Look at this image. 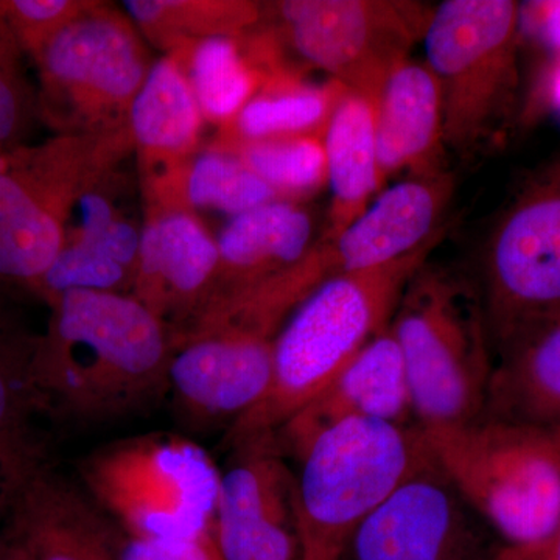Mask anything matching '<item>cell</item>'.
Wrapping results in <instances>:
<instances>
[{"instance_id": "6da1fadb", "label": "cell", "mask_w": 560, "mask_h": 560, "mask_svg": "<svg viewBox=\"0 0 560 560\" xmlns=\"http://www.w3.org/2000/svg\"><path fill=\"white\" fill-rule=\"evenodd\" d=\"M49 307L36 370L50 416L113 422L168 393L173 334L132 294L68 291Z\"/></svg>"}, {"instance_id": "7a4b0ae2", "label": "cell", "mask_w": 560, "mask_h": 560, "mask_svg": "<svg viewBox=\"0 0 560 560\" xmlns=\"http://www.w3.org/2000/svg\"><path fill=\"white\" fill-rule=\"evenodd\" d=\"M444 234L399 260L334 276L302 302L276 337L267 393L230 427L232 447L275 434L389 326L405 287Z\"/></svg>"}, {"instance_id": "3957f363", "label": "cell", "mask_w": 560, "mask_h": 560, "mask_svg": "<svg viewBox=\"0 0 560 560\" xmlns=\"http://www.w3.org/2000/svg\"><path fill=\"white\" fill-rule=\"evenodd\" d=\"M389 329L420 429L480 418L497 355L477 279L425 261L405 287Z\"/></svg>"}, {"instance_id": "277c9868", "label": "cell", "mask_w": 560, "mask_h": 560, "mask_svg": "<svg viewBox=\"0 0 560 560\" xmlns=\"http://www.w3.org/2000/svg\"><path fill=\"white\" fill-rule=\"evenodd\" d=\"M422 431L434 463L501 547H536L558 528L560 434L485 415Z\"/></svg>"}, {"instance_id": "5b68a950", "label": "cell", "mask_w": 560, "mask_h": 560, "mask_svg": "<svg viewBox=\"0 0 560 560\" xmlns=\"http://www.w3.org/2000/svg\"><path fill=\"white\" fill-rule=\"evenodd\" d=\"M431 459L419 425L346 419L296 458L300 560H345L361 522Z\"/></svg>"}, {"instance_id": "8992f818", "label": "cell", "mask_w": 560, "mask_h": 560, "mask_svg": "<svg viewBox=\"0 0 560 560\" xmlns=\"http://www.w3.org/2000/svg\"><path fill=\"white\" fill-rule=\"evenodd\" d=\"M132 151L130 130L0 151V290L33 294L65 246L77 202Z\"/></svg>"}, {"instance_id": "52a82bcc", "label": "cell", "mask_w": 560, "mask_h": 560, "mask_svg": "<svg viewBox=\"0 0 560 560\" xmlns=\"http://www.w3.org/2000/svg\"><path fill=\"white\" fill-rule=\"evenodd\" d=\"M84 492L128 537L186 540L212 526L221 471L197 442L150 433L108 442L77 464Z\"/></svg>"}, {"instance_id": "ba28073f", "label": "cell", "mask_w": 560, "mask_h": 560, "mask_svg": "<svg viewBox=\"0 0 560 560\" xmlns=\"http://www.w3.org/2000/svg\"><path fill=\"white\" fill-rule=\"evenodd\" d=\"M522 7L445 0L427 25V62L440 86L444 145L474 156L510 117L518 86Z\"/></svg>"}, {"instance_id": "9c48e42d", "label": "cell", "mask_w": 560, "mask_h": 560, "mask_svg": "<svg viewBox=\"0 0 560 560\" xmlns=\"http://www.w3.org/2000/svg\"><path fill=\"white\" fill-rule=\"evenodd\" d=\"M33 62L39 120L55 135L106 136L130 130L154 61L125 10L95 0Z\"/></svg>"}, {"instance_id": "30bf717a", "label": "cell", "mask_w": 560, "mask_h": 560, "mask_svg": "<svg viewBox=\"0 0 560 560\" xmlns=\"http://www.w3.org/2000/svg\"><path fill=\"white\" fill-rule=\"evenodd\" d=\"M475 279L497 359L560 319V160L529 179L504 210Z\"/></svg>"}, {"instance_id": "8fae6325", "label": "cell", "mask_w": 560, "mask_h": 560, "mask_svg": "<svg viewBox=\"0 0 560 560\" xmlns=\"http://www.w3.org/2000/svg\"><path fill=\"white\" fill-rule=\"evenodd\" d=\"M261 11L302 60L374 106L433 14L401 0H287L261 3Z\"/></svg>"}, {"instance_id": "7c38bea8", "label": "cell", "mask_w": 560, "mask_h": 560, "mask_svg": "<svg viewBox=\"0 0 560 560\" xmlns=\"http://www.w3.org/2000/svg\"><path fill=\"white\" fill-rule=\"evenodd\" d=\"M492 534L431 456L361 522L345 560H495Z\"/></svg>"}, {"instance_id": "4fadbf2b", "label": "cell", "mask_w": 560, "mask_h": 560, "mask_svg": "<svg viewBox=\"0 0 560 560\" xmlns=\"http://www.w3.org/2000/svg\"><path fill=\"white\" fill-rule=\"evenodd\" d=\"M212 533L223 560H300L296 481L275 434L234 445Z\"/></svg>"}, {"instance_id": "5bb4252c", "label": "cell", "mask_w": 560, "mask_h": 560, "mask_svg": "<svg viewBox=\"0 0 560 560\" xmlns=\"http://www.w3.org/2000/svg\"><path fill=\"white\" fill-rule=\"evenodd\" d=\"M219 264L217 238L195 213L145 215L131 294L171 329L175 340L205 311Z\"/></svg>"}, {"instance_id": "9a60e30c", "label": "cell", "mask_w": 560, "mask_h": 560, "mask_svg": "<svg viewBox=\"0 0 560 560\" xmlns=\"http://www.w3.org/2000/svg\"><path fill=\"white\" fill-rule=\"evenodd\" d=\"M275 340L213 334L175 341L168 385L184 416L195 423L241 419L271 381Z\"/></svg>"}, {"instance_id": "2e32d148", "label": "cell", "mask_w": 560, "mask_h": 560, "mask_svg": "<svg viewBox=\"0 0 560 560\" xmlns=\"http://www.w3.org/2000/svg\"><path fill=\"white\" fill-rule=\"evenodd\" d=\"M9 522V536L31 560H121L124 530L80 482L44 463L22 480Z\"/></svg>"}, {"instance_id": "e0dca14e", "label": "cell", "mask_w": 560, "mask_h": 560, "mask_svg": "<svg viewBox=\"0 0 560 560\" xmlns=\"http://www.w3.org/2000/svg\"><path fill=\"white\" fill-rule=\"evenodd\" d=\"M359 418L418 425L404 359L389 326L275 436L287 459H296L320 431Z\"/></svg>"}, {"instance_id": "ac0fdd59", "label": "cell", "mask_w": 560, "mask_h": 560, "mask_svg": "<svg viewBox=\"0 0 560 560\" xmlns=\"http://www.w3.org/2000/svg\"><path fill=\"white\" fill-rule=\"evenodd\" d=\"M455 190L452 173L411 176L383 191L337 235H323L335 272L371 270L415 253L445 231Z\"/></svg>"}, {"instance_id": "d6986e66", "label": "cell", "mask_w": 560, "mask_h": 560, "mask_svg": "<svg viewBox=\"0 0 560 560\" xmlns=\"http://www.w3.org/2000/svg\"><path fill=\"white\" fill-rule=\"evenodd\" d=\"M202 120L178 61L171 55L154 61L130 113L142 200L167 186L198 153Z\"/></svg>"}, {"instance_id": "ffe728a7", "label": "cell", "mask_w": 560, "mask_h": 560, "mask_svg": "<svg viewBox=\"0 0 560 560\" xmlns=\"http://www.w3.org/2000/svg\"><path fill=\"white\" fill-rule=\"evenodd\" d=\"M375 145L382 184L401 171H444L441 92L429 66L408 58L389 73L375 105Z\"/></svg>"}, {"instance_id": "44dd1931", "label": "cell", "mask_w": 560, "mask_h": 560, "mask_svg": "<svg viewBox=\"0 0 560 560\" xmlns=\"http://www.w3.org/2000/svg\"><path fill=\"white\" fill-rule=\"evenodd\" d=\"M313 243L312 217L293 201H271L232 217L217 238L219 272L206 307L289 270L307 256Z\"/></svg>"}, {"instance_id": "7402d4cb", "label": "cell", "mask_w": 560, "mask_h": 560, "mask_svg": "<svg viewBox=\"0 0 560 560\" xmlns=\"http://www.w3.org/2000/svg\"><path fill=\"white\" fill-rule=\"evenodd\" d=\"M327 183L331 190L329 226L337 235L359 219L383 186L375 145V106L346 90L323 135Z\"/></svg>"}, {"instance_id": "603a6c76", "label": "cell", "mask_w": 560, "mask_h": 560, "mask_svg": "<svg viewBox=\"0 0 560 560\" xmlns=\"http://www.w3.org/2000/svg\"><path fill=\"white\" fill-rule=\"evenodd\" d=\"M39 341L9 291L0 290V453L27 464L44 463L35 423L50 415L36 370Z\"/></svg>"}, {"instance_id": "cb8c5ba5", "label": "cell", "mask_w": 560, "mask_h": 560, "mask_svg": "<svg viewBox=\"0 0 560 560\" xmlns=\"http://www.w3.org/2000/svg\"><path fill=\"white\" fill-rule=\"evenodd\" d=\"M482 415L560 434V319L501 353Z\"/></svg>"}, {"instance_id": "d4e9b609", "label": "cell", "mask_w": 560, "mask_h": 560, "mask_svg": "<svg viewBox=\"0 0 560 560\" xmlns=\"http://www.w3.org/2000/svg\"><path fill=\"white\" fill-rule=\"evenodd\" d=\"M345 91L337 81L316 86L282 70L267 79L241 113L221 127L220 139L213 145L285 136L323 138Z\"/></svg>"}, {"instance_id": "484cf974", "label": "cell", "mask_w": 560, "mask_h": 560, "mask_svg": "<svg viewBox=\"0 0 560 560\" xmlns=\"http://www.w3.org/2000/svg\"><path fill=\"white\" fill-rule=\"evenodd\" d=\"M125 13L143 39L165 55L202 40L243 38L261 22V3L249 0H127Z\"/></svg>"}, {"instance_id": "4316f807", "label": "cell", "mask_w": 560, "mask_h": 560, "mask_svg": "<svg viewBox=\"0 0 560 560\" xmlns=\"http://www.w3.org/2000/svg\"><path fill=\"white\" fill-rule=\"evenodd\" d=\"M278 200L275 190L241 158L231 151L209 147L184 165L160 205L147 215L176 210L195 213L197 209H206L226 213L232 219Z\"/></svg>"}, {"instance_id": "83f0119b", "label": "cell", "mask_w": 560, "mask_h": 560, "mask_svg": "<svg viewBox=\"0 0 560 560\" xmlns=\"http://www.w3.org/2000/svg\"><path fill=\"white\" fill-rule=\"evenodd\" d=\"M171 57L189 81L202 119L221 127L230 124L265 83L242 38L202 40Z\"/></svg>"}, {"instance_id": "f1b7e54d", "label": "cell", "mask_w": 560, "mask_h": 560, "mask_svg": "<svg viewBox=\"0 0 560 560\" xmlns=\"http://www.w3.org/2000/svg\"><path fill=\"white\" fill-rule=\"evenodd\" d=\"M212 147L241 158L275 190L279 200L294 202L311 197L327 183L326 153L318 136H285Z\"/></svg>"}, {"instance_id": "f546056e", "label": "cell", "mask_w": 560, "mask_h": 560, "mask_svg": "<svg viewBox=\"0 0 560 560\" xmlns=\"http://www.w3.org/2000/svg\"><path fill=\"white\" fill-rule=\"evenodd\" d=\"M135 275L91 243L66 238L33 294L47 305L68 291L131 294Z\"/></svg>"}, {"instance_id": "4dcf8cb0", "label": "cell", "mask_w": 560, "mask_h": 560, "mask_svg": "<svg viewBox=\"0 0 560 560\" xmlns=\"http://www.w3.org/2000/svg\"><path fill=\"white\" fill-rule=\"evenodd\" d=\"M24 55L0 16V151L24 145L39 120L38 98L25 73Z\"/></svg>"}, {"instance_id": "1f68e13d", "label": "cell", "mask_w": 560, "mask_h": 560, "mask_svg": "<svg viewBox=\"0 0 560 560\" xmlns=\"http://www.w3.org/2000/svg\"><path fill=\"white\" fill-rule=\"evenodd\" d=\"M95 0H0L7 22L22 51L35 58L55 36L94 5Z\"/></svg>"}, {"instance_id": "d6a6232c", "label": "cell", "mask_w": 560, "mask_h": 560, "mask_svg": "<svg viewBox=\"0 0 560 560\" xmlns=\"http://www.w3.org/2000/svg\"><path fill=\"white\" fill-rule=\"evenodd\" d=\"M121 560H223L212 526L186 540L156 541L131 539L124 533Z\"/></svg>"}, {"instance_id": "836d02e7", "label": "cell", "mask_w": 560, "mask_h": 560, "mask_svg": "<svg viewBox=\"0 0 560 560\" xmlns=\"http://www.w3.org/2000/svg\"><path fill=\"white\" fill-rule=\"evenodd\" d=\"M528 20L560 61V2L530 3Z\"/></svg>"}, {"instance_id": "e575fe53", "label": "cell", "mask_w": 560, "mask_h": 560, "mask_svg": "<svg viewBox=\"0 0 560 560\" xmlns=\"http://www.w3.org/2000/svg\"><path fill=\"white\" fill-rule=\"evenodd\" d=\"M36 466H39V464L33 466V464H27L24 460L5 455V453H0V517L2 515L9 517L11 503H13L14 495H16L18 489H20L22 480Z\"/></svg>"}, {"instance_id": "d590c367", "label": "cell", "mask_w": 560, "mask_h": 560, "mask_svg": "<svg viewBox=\"0 0 560 560\" xmlns=\"http://www.w3.org/2000/svg\"><path fill=\"white\" fill-rule=\"evenodd\" d=\"M495 560H560V525L536 547L504 548L500 545Z\"/></svg>"}, {"instance_id": "8d00e7d4", "label": "cell", "mask_w": 560, "mask_h": 560, "mask_svg": "<svg viewBox=\"0 0 560 560\" xmlns=\"http://www.w3.org/2000/svg\"><path fill=\"white\" fill-rule=\"evenodd\" d=\"M0 560H31L27 551L16 540L7 537L0 540Z\"/></svg>"}, {"instance_id": "74e56055", "label": "cell", "mask_w": 560, "mask_h": 560, "mask_svg": "<svg viewBox=\"0 0 560 560\" xmlns=\"http://www.w3.org/2000/svg\"><path fill=\"white\" fill-rule=\"evenodd\" d=\"M550 94L556 108L560 109V61L556 62L555 72L551 75Z\"/></svg>"}]
</instances>
